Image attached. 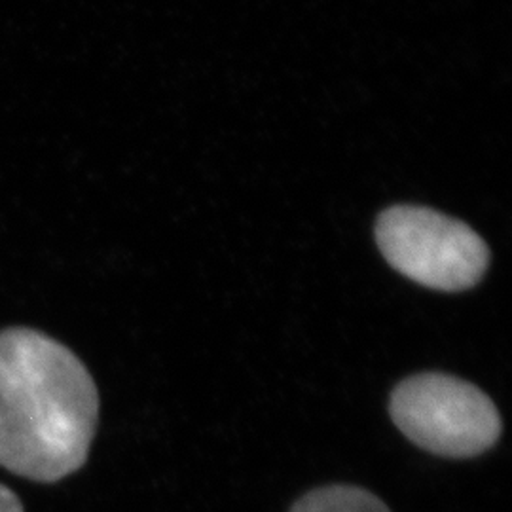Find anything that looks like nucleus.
<instances>
[{"label": "nucleus", "instance_id": "obj_5", "mask_svg": "<svg viewBox=\"0 0 512 512\" xmlns=\"http://www.w3.org/2000/svg\"><path fill=\"white\" fill-rule=\"evenodd\" d=\"M0 512H23V505L18 495L14 494L10 488H6L4 484H0Z\"/></svg>", "mask_w": 512, "mask_h": 512}, {"label": "nucleus", "instance_id": "obj_1", "mask_svg": "<svg viewBox=\"0 0 512 512\" xmlns=\"http://www.w3.org/2000/svg\"><path fill=\"white\" fill-rule=\"evenodd\" d=\"M99 393L90 370L48 334L0 330V467L57 482L90 456Z\"/></svg>", "mask_w": 512, "mask_h": 512}, {"label": "nucleus", "instance_id": "obj_2", "mask_svg": "<svg viewBox=\"0 0 512 512\" xmlns=\"http://www.w3.org/2000/svg\"><path fill=\"white\" fill-rule=\"evenodd\" d=\"M376 241L397 272L444 293L475 287L490 262L488 245L473 228L425 207L399 205L384 211Z\"/></svg>", "mask_w": 512, "mask_h": 512}, {"label": "nucleus", "instance_id": "obj_4", "mask_svg": "<svg viewBox=\"0 0 512 512\" xmlns=\"http://www.w3.org/2000/svg\"><path fill=\"white\" fill-rule=\"evenodd\" d=\"M291 512H389L380 497L357 486H327L304 495Z\"/></svg>", "mask_w": 512, "mask_h": 512}, {"label": "nucleus", "instance_id": "obj_3", "mask_svg": "<svg viewBox=\"0 0 512 512\" xmlns=\"http://www.w3.org/2000/svg\"><path fill=\"white\" fill-rule=\"evenodd\" d=\"M391 416L408 439L442 458H475L494 446L501 418L475 385L444 374L404 380L391 395Z\"/></svg>", "mask_w": 512, "mask_h": 512}]
</instances>
